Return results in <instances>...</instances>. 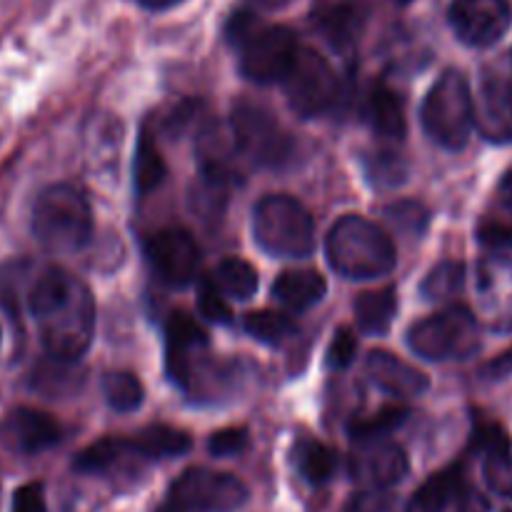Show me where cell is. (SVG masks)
<instances>
[{"mask_svg": "<svg viewBox=\"0 0 512 512\" xmlns=\"http://www.w3.org/2000/svg\"><path fill=\"white\" fill-rule=\"evenodd\" d=\"M25 303L38 323L45 353L78 363L95 333V300L88 285L68 270L48 268L33 280Z\"/></svg>", "mask_w": 512, "mask_h": 512, "instance_id": "1", "label": "cell"}, {"mask_svg": "<svg viewBox=\"0 0 512 512\" xmlns=\"http://www.w3.org/2000/svg\"><path fill=\"white\" fill-rule=\"evenodd\" d=\"M325 255L330 268L350 280L383 278L398 263L390 235L360 215H343L330 228Z\"/></svg>", "mask_w": 512, "mask_h": 512, "instance_id": "2", "label": "cell"}, {"mask_svg": "<svg viewBox=\"0 0 512 512\" xmlns=\"http://www.w3.org/2000/svg\"><path fill=\"white\" fill-rule=\"evenodd\" d=\"M33 235L48 253H78L93 235V213L83 190L55 183L38 195L33 205Z\"/></svg>", "mask_w": 512, "mask_h": 512, "instance_id": "3", "label": "cell"}, {"mask_svg": "<svg viewBox=\"0 0 512 512\" xmlns=\"http://www.w3.org/2000/svg\"><path fill=\"white\" fill-rule=\"evenodd\" d=\"M253 238L273 258L303 260L315 248V223L290 195H265L253 208Z\"/></svg>", "mask_w": 512, "mask_h": 512, "instance_id": "4", "label": "cell"}, {"mask_svg": "<svg viewBox=\"0 0 512 512\" xmlns=\"http://www.w3.org/2000/svg\"><path fill=\"white\" fill-rule=\"evenodd\" d=\"M425 133L445 150H460L475 125V100L468 78L460 70H445L428 90L420 108Z\"/></svg>", "mask_w": 512, "mask_h": 512, "instance_id": "5", "label": "cell"}, {"mask_svg": "<svg viewBox=\"0 0 512 512\" xmlns=\"http://www.w3.org/2000/svg\"><path fill=\"white\" fill-rule=\"evenodd\" d=\"M228 138L235 155L255 168H283L295 153L293 135L268 108L250 100L233 105Z\"/></svg>", "mask_w": 512, "mask_h": 512, "instance_id": "6", "label": "cell"}, {"mask_svg": "<svg viewBox=\"0 0 512 512\" xmlns=\"http://www.w3.org/2000/svg\"><path fill=\"white\" fill-rule=\"evenodd\" d=\"M408 348L430 363L468 360L480 350V323L473 310L453 305L408 330Z\"/></svg>", "mask_w": 512, "mask_h": 512, "instance_id": "7", "label": "cell"}, {"mask_svg": "<svg viewBox=\"0 0 512 512\" xmlns=\"http://www.w3.org/2000/svg\"><path fill=\"white\" fill-rule=\"evenodd\" d=\"M285 98L300 118H318L338 105L343 83L338 70L313 48H300L298 58L283 78Z\"/></svg>", "mask_w": 512, "mask_h": 512, "instance_id": "8", "label": "cell"}, {"mask_svg": "<svg viewBox=\"0 0 512 512\" xmlns=\"http://www.w3.org/2000/svg\"><path fill=\"white\" fill-rule=\"evenodd\" d=\"M240 48V73L258 85L283 83L290 65L300 53L298 35L285 25L255 23L243 38Z\"/></svg>", "mask_w": 512, "mask_h": 512, "instance_id": "9", "label": "cell"}, {"mask_svg": "<svg viewBox=\"0 0 512 512\" xmlns=\"http://www.w3.org/2000/svg\"><path fill=\"white\" fill-rule=\"evenodd\" d=\"M168 503L190 512H235L248 503V488L230 473L190 468L170 485Z\"/></svg>", "mask_w": 512, "mask_h": 512, "instance_id": "10", "label": "cell"}, {"mask_svg": "<svg viewBox=\"0 0 512 512\" xmlns=\"http://www.w3.org/2000/svg\"><path fill=\"white\" fill-rule=\"evenodd\" d=\"M145 255H148V263L155 275L170 288H185L193 283L198 278L200 260H203L200 245L183 228L158 230L145 243Z\"/></svg>", "mask_w": 512, "mask_h": 512, "instance_id": "11", "label": "cell"}, {"mask_svg": "<svg viewBox=\"0 0 512 512\" xmlns=\"http://www.w3.org/2000/svg\"><path fill=\"white\" fill-rule=\"evenodd\" d=\"M450 25L470 48H490L508 33L512 8L508 0H453Z\"/></svg>", "mask_w": 512, "mask_h": 512, "instance_id": "12", "label": "cell"}, {"mask_svg": "<svg viewBox=\"0 0 512 512\" xmlns=\"http://www.w3.org/2000/svg\"><path fill=\"white\" fill-rule=\"evenodd\" d=\"M408 455L398 443L385 438L355 440L350 453V475L365 488L388 490L408 475Z\"/></svg>", "mask_w": 512, "mask_h": 512, "instance_id": "13", "label": "cell"}, {"mask_svg": "<svg viewBox=\"0 0 512 512\" xmlns=\"http://www.w3.org/2000/svg\"><path fill=\"white\" fill-rule=\"evenodd\" d=\"M480 318L493 333H512V258L488 255L478 265Z\"/></svg>", "mask_w": 512, "mask_h": 512, "instance_id": "14", "label": "cell"}, {"mask_svg": "<svg viewBox=\"0 0 512 512\" xmlns=\"http://www.w3.org/2000/svg\"><path fill=\"white\" fill-rule=\"evenodd\" d=\"M413 512H488V500L465 480L463 468L443 470L433 475L423 488L415 493Z\"/></svg>", "mask_w": 512, "mask_h": 512, "instance_id": "15", "label": "cell"}, {"mask_svg": "<svg viewBox=\"0 0 512 512\" xmlns=\"http://www.w3.org/2000/svg\"><path fill=\"white\" fill-rule=\"evenodd\" d=\"M0 440L15 455H40L63 440V428L48 413L35 408H15L0 425Z\"/></svg>", "mask_w": 512, "mask_h": 512, "instance_id": "16", "label": "cell"}, {"mask_svg": "<svg viewBox=\"0 0 512 512\" xmlns=\"http://www.w3.org/2000/svg\"><path fill=\"white\" fill-rule=\"evenodd\" d=\"M208 353V335L190 315L173 313L165 325V365L168 375L183 385L185 375L200 355Z\"/></svg>", "mask_w": 512, "mask_h": 512, "instance_id": "17", "label": "cell"}, {"mask_svg": "<svg viewBox=\"0 0 512 512\" xmlns=\"http://www.w3.org/2000/svg\"><path fill=\"white\" fill-rule=\"evenodd\" d=\"M475 125L490 143L512 145V78H490L475 103Z\"/></svg>", "mask_w": 512, "mask_h": 512, "instance_id": "18", "label": "cell"}, {"mask_svg": "<svg viewBox=\"0 0 512 512\" xmlns=\"http://www.w3.org/2000/svg\"><path fill=\"white\" fill-rule=\"evenodd\" d=\"M370 383L393 398H418L430 388L428 375L388 350H373L365 363Z\"/></svg>", "mask_w": 512, "mask_h": 512, "instance_id": "19", "label": "cell"}, {"mask_svg": "<svg viewBox=\"0 0 512 512\" xmlns=\"http://www.w3.org/2000/svg\"><path fill=\"white\" fill-rule=\"evenodd\" d=\"M143 463H148V460L135 448L133 438H103L88 445L75 458V470L88 475H108V478L115 475L118 478V475L135 473Z\"/></svg>", "mask_w": 512, "mask_h": 512, "instance_id": "20", "label": "cell"}, {"mask_svg": "<svg viewBox=\"0 0 512 512\" xmlns=\"http://www.w3.org/2000/svg\"><path fill=\"white\" fill-rule=\"evenodd\" d=\"M363 118L370 125V130L380 135V138L403 140L405 133H408L403 100L385 83H375L370 88V95L363 108Z\"/></svg>", "mask_w": 512, "mask_h": 512, "instance_id": "21", "label": "cell"}, {"mask_svg": "<svg viewBox=\"0 0 512 512\" xmlns=\"http://www.w3.org/2000/svg\"><path fill=\"white\" fill-rule=\"evenodd\" d=\"M328 293V283L318 270H285L273 285V298L293 313H305Z\"/></svg>", "mask_w": 512, "mask_h": 512, "instance_id": "22", "label": "cell"}, {"mask_svg": "<svg viewBox=\"0 0 512 512\" xmlns=\"http://www.w3.org/2000/svg\"><path fill=\"white\" fill-rule=\"evenodd\" d=\"M313 23L323 33V38L340 53L355 48V38L360 30V13L353 3L345 0H330L313 10Z\"/></svg>", "mask_w": 512, "mask_h": 512, "instance_id": "23", "label": "cell"}, {"mask_svg": "<svg viewBox=\"0 0 512 512\" xmlns=\"http://www.w3.org/2000/svg\"><path fill=\"white\" fill-rule=\"evenodd\" d=\"M85 375L75 368L73 360L60 358H45L43 363L35 365L33 378H30V388L43 393L45 398H65V395H75L83 388Z\"/></svg>", "mask_w": 512, "mask_h": 512, "instance_id": "24", "label": "cell"}, {"mask_svg": "<svg viewBox=\"0 0 512 512\" xmlns=\"http://www.w3.org/2000/svg\"><path fill=\"white\" fill-rule=\"evenodd\" d=\"M478 235L495 248H512V170L500 180L493 205L480 220Z\"/></svg>", "mask_w": 512, "mask_h": 512, "instance_id": "25", "label": "cell"}, {"mask_svg": "<svg viewBox=\"0 0 512 512\" xmlns=\"http://www.w3.org/2000/svg\"><path fill=\"white\" fill-rule=\"evenodd\" d=\"M398 313V293L395 288H380L363 293L355 300V320L358 328L368 335H385Z\"/></svg>", "mask_w": 512, "mask_h": 512, "instance_id": "26", "label": "cell"}, {"mask_svg": "<svg viewBox=\"0 0 512 512\" xmlns=\"http://www.w3.org/2000/svg\"><path fill=\"white\" fill-rule=\"evenodd\" d=\"M133 443L148 463L150 460L178 458V455L188 453L190 445H193L188 433L170 428V425H148V428L133 435Z\"/></svg>", "mask_w": 512, "mask_h": 512, "instance_id": "27", "label": "cell"}, {"mask_svg": "<svg viewBox=\"0 0 512 512\" xmlns=\"http://www.w3.org/2000/svg\"><path fill=\"white\" fill-rule=\"evenodd\" d=\"M293 460L298 473L310 485H325L328 480H333L335 470H338V453L313 438H305L295 445Z\"/></svg>", "mask_w": 512, "mask_h": 512, "instance_id": "28", "label": "cell"}, {"mask_svg": "<svg viewBox=\"0 0 512 512\" xmlns=\"http://www.w3.org/2000/svg\"><path fill=\"white\" fill-rule=\"evenodd\" d=\"M210 285L218 290L223 298L233 300H250L258 290V273L248 260L228 258L215 268Z\"/></svg>", "mask_w": 512, "mask_h": 512, "instance_id": "29", "label": "cell"}, {"mask_svg": "<svg viewBox=\"0 0 512 512\" xmlns=\"http://www.w3.org/2000/svg\"><path fill=\"white\" fill-rule=\"evenodd\" d=\"M165 178V160L160 155L155 138L143 130L138 140V148H135V190L140 195L150 193V190L158 188Z\"/></svg>", "mask_w": 512, "mask_h": 512, "instance_id": "30", "label": "cell"}, {"mask_svg": "<svg viewBox=\"0 0 512 512\" xmlns=\"http://www.w3.org/2000/svg\"><path fill=\"white\" fill-rule=\"evenodd\" d=\"M103 395L108 405L118 413H133L143 405L145 390L135 373L128 370H110L103 378Z\"/></svg>", "mask_w": 512, "mask_h": 512, "instance_id": "31", "label": "cell"}, {"mask_svg": "<svg viewBox=\"0 0 512 512\" xmlns=\"http://www.w3.org/2000/svg\"><path fill=\"white\" fill-rule=\"evenodd\" d=\"M465 288V265L460 260H445V263L435 265L428 275H425L420 293L430 303H445V300L455 298L460 290Z\"/></svg>", "mask_w": 512, "mask_h": 512, "instance_id": "32", "label": "cell"}, {"mask_svg": "<svg viewBox=\"0 0 512 512\" xmlns=\"http://www.w3.org/2000/svg\"><path fill=\"white\" fill-rule=\"evenodd\" d=\"M243 325L250 338L260 340L265 345L285 343L298 330V325L280 310H255V313L245 315Z\"/></svg>", "mask_w": 512, "mask_h": 512, "instance_id": "33", "label": "cell"}, {"mask_svg": "<svg viewBox=\"0 0 512 512\" xmlns=\"http://www.w3.org/2000/svg\"><path fill=\"white\" fill-rule=\"evenodd\" d=\"M363 168L370 183L380 190L400 188L408 180V165L398 153H390V150L368 153L363 160Z\"/></svg>", "mask_w": 512, "mask_h": 512, "instance_id": "34", "label": "cell"}, {"mask_svg": "<svg viewBox=\"0 0 512 512\" xmlns=\"http://www.w3.org/2000/svg\"><path fill=\"white\" fill-rule=\"evenodd\" d=\"M408 418V408H383L375 415H368V418H360L350 423V438L363 440V438H385L388 433H393L398 425L405 423Z\"/></svg>", "mask_w": 512, "mask_h": 512, "instance_id": "35", "label": "cell"}, {"mask_svg": "<svg viewBox=\"0 0 512 512\" xmlns=\"http://www.w3.org/2000/svg\"><path fill=\"white\" fill-rule=\"evenodd\" d=\"M483 475L485 483H488V488L493 490V493H498L500 498L512 500V455L508 450L488 455Z\"/></svg>", "mask_w": 512, "mask_h": 512, "instance_id": "36", "label": "cell"}, {"mask_svg": "<svg viewBox=\"0 0 512 512\" xmlns=\"http://www.w3.org/2000/svg\"><path fill=\"white\" fill-rule=\"evenodd\" d=\"M385 213H388L390 225H395V228L405 235H420L430 220V213L420 203L390 205Z\"/></svg>", "mask_w": 512, "mask_h": 512, "instance_id": "37", "label": "cell"}, {"mask_svg": "<svg viewBox=\"0 0 512 512\" xmlns=\"http://www.w3.org/2000/svg\"><path fill=\"white\" fill-rule=\"evenodd\" d=\"M345 512H405V508L395 495L378 488H368L350 498Z\"/></svg>", "mask_w": 512, "mask_h": 512, "instance_id": "38", "label": "cell"}, {"mask_svg": "<svg viewBox=\"0 0 512 512\" xmlns=\"http://www.w3.org/2000/svg\"><path fill=\"white\" fill-rule=\"evenodd\" d=\"M470 448L475 453H503L510 448V438L498 423H478V428L473 430V440H470Z\"/></svg>", "mask_w": 512, "mask_h": 512, "instance_id": "39", "label": "cell"}, {"mask_svg": "<svg viewBox=\"0 0 512 512\" xmlns=\"http://www.w3.org/2000/svg\"><path fill=\"white\" fill-rule=\"evenodd\" d=\"M248 448V430L245 428H225L210 435L208 450L215 458H230Z\"/></svg>", "mask_w": 512, "mask_h": 512, "instance_id": "40", "label": "cell"}, {"mask_svg": "<svg viewBox=\"0 0 512 512\" xmlns=\"http://www.w3.org/2000/svg\"><path fill=\"white\" fill-rule=\"evenodd\" d=\"M355 353H358V340H355V333L350 328H340L328 348V368H335V370L350 368L355 360Z\"/></svg>", "mask_w": 512, "mask_h": 512, "instance_id": "41", "label": "cell"}, {"mask_svg": "<svg viewBox=\"0 0 512 512\" xmlns=\"http://www.w3.org/2000/svg\"><path fill=\"white\" fill-rule=\"evenodd\" d=\"M198 308H200V315H203V318H208L210 323L228 325L230 320H233V313H230L225 298L210 283H205L203 288H200Z\"/></svg>", "mask_w": 512, "mask_h": 512, "instance_id": "42", "label": "cell"}, {"mask_svg": "<svg viewBox=\"0 0 512 512\" xmlns=\"http://www.w3.org/2000/svg\"><path fill=\"white\" fill-rule=\"evenodd\" d=\"M13 512H45L43 485H40V483L23 485V488L15 493Z\"/></svg>", "mask_w": 512, "mask_h": 512, "instance_id": "43", "label": "cell"}, {"mask_svg": "<svg viewBox=\"0 0 512 512\" xmlns=\"http://www.w3.org/2000/svg\"><path fill=\"white\" fill-rule=\"evenodd\" d=\"M138 3L148 10H170L183 3V0H138Z\"/></svg>", "mask_w": 512, "mask_h": 512, "instance_id": "44", "label": "cell"}, {"mask_svg": "<svg viewBox=\"0 0 512 512\" xmlns=\"http://www.w3.org/2000/svg\"><path fill=\"white\" fill-rule=\"evenodd\" d=\"M155 512H190V510H183V508H178V505L168 503V505H163V508H160V510H155Z\"/></svg>", "mask_w": 512, "mask_h": 512, "instance_id": "45", "label": "cell"}, {"mask_svg": "<svg viewBox=\"0 0 512 512\" xmlns=\"http://www.w3.org/2000/svg\"><path fill=\"white\" fill-rule=\"evenodd\" d=\"M398 3H400V5H405V3H410V0H398Z\"/></svg>", "mask_w": 512, "mask_h": 512, "instance_id": "46", "label": "cell"}, {"mask_svg": "<svg viewBox=\"0 0 512 512\" xmlns=\"http://www.w3.org/2000/svg\"><path fill=\"white\" fill-rule=\"evenodd\" d=\"M508 512H512V510H508Z\"/></svg>", "mask_w": 512, "mask_h": 512, "instance_id": "47", "label": "cell"}]
</instances>
